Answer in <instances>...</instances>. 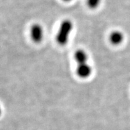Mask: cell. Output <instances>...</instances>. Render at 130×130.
Listing matches in <instances>:
<instances>
[{
	"label": "cell",
	"mask_w": 130,
	"mask_h": 130,
	"mask_svg": "<svg viewBox=\"0 0 130 130\" xmlns=\"http://www.w3.org/2000/svg\"><path fill=\"white\" fill-rule=\"evenodd\" d=\"M74 58L78 64L87 63L88 55L83 50H78L75 53Z\"/></svg>",
	"instance_id": "cell-5"
},
{
	"label": "cell",
	"mask_w": 130,
	"mask_h": 130,
	"mask_svg": "<svg viewBox=\"0 0 130 130\" xmlns=\"http://www.w3.org/2000/svg\"><path fill=\"white\" fill-rule=\"evenodd\" d=\"M63 1H71V0H63Z\"/></svg>",
	"instance_id": "cell-7"
},
{
	"label": "cell",
	"mask_w": 130,
	"mask_h": 130,
	"mask_svg": "<svg viewBox=\"0 0 130 130\" xmlns=\"http://www.w3.org/2000/svg\"><path fill=\"white\" fill-rule=\"evenodd\" d=\"M30 35L31 39L35 42H41L43 37V30L42 26L38 24H33L31 28Z\"/></svg>",
	"instance_id": "cell-2"
},
{
	"label": "cell",
	"mask_w": 130,
	"mask_h": 130,
	"mask_svg": "<svg viewBox=\"0 0 130 130\" xmlns=\"http://www.w3.org/2000/svg\"><path fill=\"white\" fill-rule=\"evenodd\" d=\"M87 3L91 9H96L100 6L101 0H87Z\"/></svg>",
	"instance_id": "cell-6"
},
{
	"label": "cell",
	"mask_w": 130,
	"mask_h": 130,
	"mask_svg": "<svg viewBox=\"0 0 130 130\" xmlns=\"http://www.w3.org/2000/svg\"><path fill=\"white\" fill-rule=\"evenodd\" d=\"M124 40V35L123 32L119 30L112 31L109 36V40L110 43L113 45H119L122 43Z\"/></svg>",
	"instance_id": "cell-4"
},
{
	"label": "cell",
	"mask_w": 130,
	"mask_h": 130,
	"mask_svg": "<svg viewBox=\"0 0 130 130\" xmlns=\"http://www.w3.org/2000/svg\"><path fill=\"white\" fill-rule=\"evenodd\" d=\"M72 28V22L69 19H66L61 22L56 38L58 44L64 45L68 43Z\"/></svg>",
	"instance_id": "cell-1"
},
{
	"label": "cell",
	"mask_w": 130,
	"mask_h": 130,
	"mask_svg": "<svg viewBox=\"0 0 130 130\" xmlns=\"http://www.w3.org/2000/svg\"><path fill=\"white\" fill-rule=\"evenodd\" d=\"M92 72L91 66L87 63L78 64L77 68V74L82 78H86L90 75Z\"/></svg>",
	"instance_id": "cell-3"
}]
</instances>
